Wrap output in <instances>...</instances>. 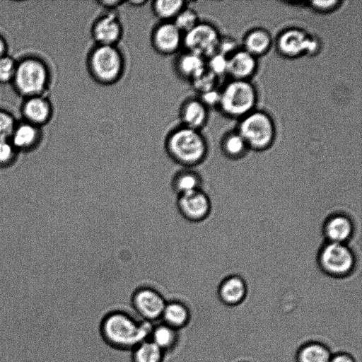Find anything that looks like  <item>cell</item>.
Segmentation results:
<instances>
[{
    "label": "cell",
    "instance_id": "5b68a950",
    "mask_svg": "<svg viewBox=\"0 0 362 362\" xmlns=\"http://www.w3.org/2000/svg\"><path fill=\"white\" fill-rule=\"evenodd\" d=\"M238 120L236 131L249 150L262 151L272 146L276 128L273 117L267 112L255 109Z\"/></svg>",
    "mask_w": 362,
    "mask_h": 362
},
{
    "label": "cell",
    "instance_id": "e0dca14e",
    "mask_svg": "<svg viewBox=\"0 0 362 362\" xmlns=\"http://www.w3.org/2000/svg\"><path fill=\"white\" fill-rule=\"evenodd\" d=\"M247 294V284L245 280L238 275L226 277L218 288V296L220 301L229 307L240 305L245 300Z\"/></svg>",
    "mask_w": 362,
    "mask_h": 362
},
{
    "label": "cell",
    "instance_id": "60d3db41",
    "mask_svg": "<svg viewBox=\"0 0 362 362\" xmlns=\"http://www.w3.org/2000/svg\"><path fill=\"white\" fill-rule=\"evenodd\" d=\"M4 45L3 41L0 39V56L4 52Z\"/></svg>",
    "mask_w": 362,
    "mask_h": 362
},
{
    "label": "cell",
    "instance_id": "f546056e",
    "mask_svg": "<svg viewBox=\"0 0 362 362\" xmlns=\"http://www.w3.org/2000/svg\"><path fill=\"white\" fill-rule=\"evenodd\" d=\"M218 78L206 69L203 73L190 81L192 88L198 94L217 88Z\"/></svg>",
    "mask_w": 362,
    "mask_h": 362
},
{
    "label": "cell",
    "instance_id": "74e56055",
    "mask_svg": "<svg viewBox=\"0 0 362 362\" xmlns=\"http://www.w3.org/2000/svg\"><path fill=\"white\" fill-rule=\"evenodd\" d=\"M329 362H357L355 357L347 351L332 353Z\"/></svg>",
    "mask_w": 362,
    "mask_h": 362
},
{
    "label": "cell",
    "instance_id": "3957f363",
    "mask_svg": "<svg viewBox=\"0 0 362 362\" xmlns=\"http://www.w3.org/2000/svg\"><path fill=\"white\" fill-rule=\"evenodd\" d=\"M88 72L92 79L102 86L119 82L124 74L126 61L118 45H94L86 60Z\"/></svg>",
    "mask_w": 362,
    "mask_h": 362
},
{
    "label": "cell",
    "instance_id": "f35d334b",
    "mask_svg": "<svg viewBox=\"0 0 362 362\" xmlns=\"http://www.w3.org/2000/svg\"><path fill=\"white\" fill-rule=\"evenodd\" d=\"M96 3L104 8L106 11H116V9L124 4L125 2L120 0H98Z\"/></svg>",
    "mask_w": 362,
    "mask_h": 362
},
{
    "label": "cell",
    "instance_id": "7c38bea8",
    "mask_svg": "<svg viewBox=\"0 0 362 362\" xmlns=\"http://www.w3.org/2000/svg\"><path fill=\"white\" fill-rule=\"evenodd\" d=\"M176 206L185 220L199 223L205 220L210 214L211 203L207 194L201 189L178 196Z\"/></svg>",
    "mask_w": 362,
    "mask_h": 362
},
{
    "label": "cell",
    "instance_id": "ffe728a7",
    "mask_svg": "<svg viewBox=\"0 0 362 362\" xmlns=\"http://www.w3.org/2000/svg\"><path fill=\"white\" fill-rule=\"evenodd\" d=\"M202 180L193 168H182L172 177L170 186L177 197L202 189Z\"/></svg>",
    "mask_w": 362,
    "mask_h": 362
},
{
    "label": "cell",
    "instance_id": "30bf717a",
    "mask_svg": "<svg viewBox=\"0 0 362 362\" xmlns=\"http://www.w3.org/2000/svg\"><path fill=\"white\" fill-rule=\"evenodd\" d=\"M124 28L115 11H105L91 25L90 34L95 45H118L123 36Z\"/></svg>",
    "mask_w": 362,
    "mask_h": 362
},
{
    "label": "cell",
    "instance_id": "44dd1931",
    "mask_svg": "<svg viewBox=\"0 0 362 362\" xmlns=\"http://www.w3.org/2000/svg\"><path fill=\"white\" fill-rule=\"evenodd\" d=\"M332 353L325 344L308 341L302 344L295 354L296 362H329Z\"/></svg>",
    "mask_w": 362,
    "mask_h": 362
},
{
    "label": "cell",
    "instance_id": "e575fe53",
    "mask_svg": "<svg viewBox=\"0 0 362 362\" xmlns=\"http://www.w3.org/2000/svg\"><path fill=\"white\" fill-rule=\"evenodd\" d=\"M197 97L209 107V109L213 107H218L220 99V90L218 89V88H214L199 94Z\"/></svg>",
    "mask_w": 362,
    "mask_h": 362
},
{
    "label": "cell",
    "instance_id": "4fadbf2b",
    "mask_svg": "<svg viewBox=\"0 0 362 362\" xmlns=\"http://www.w3.org/2000/svg\"><path fill=\"white\" fill-rule=\"evenodd\" d=\"M15 77L17 87L21 92L34 94L44 88L47 81V71L40 62L28 59L16 69Z\"/></svg>",
    "mask_w": 362,
    "mask_h": 362
},
{
    "label": "cell",
    "instance_id": "b9f144b4",
    "mask_svg": "<svg viewBox=\"0 0 362 362\" xmlns=\"http://www.w3.org/2000/svg\"><path fill=\"white\" fill-rule=\"evenodd\" d=\"M242 362H246V361H242Z\"/></svg>",
    "mask_w": 362,
    "mask_h": 362
},
{
    "label": "cell",
    "instance_id": "4dcf8cb0",
    "mask_svg": "<svg viewBox=\"0 0 362 362\" xmlns=\"http://www.w3.org/2000/svg\"><path fill=\"white\" fill-rule=\"evenodd\" d=\"M206 69L219 78L227 74L228 57L216 52L206 59Z\"/></svg>",
    "mask_w": 362,
    "mask_h": 362
},
{
    "label": "cell",
    "instance_id": "d590c367",
    "mask_svg": "<svg viewBox=\"0 0 362 362\" xmlns=\"http://www.w3.org/2000/svg\"><path fill=\"white\" fill-rule=\"evenodd\" d=\"M13 122L7 114L0 112V140H5L12 132Z\"/></svg>",
    "mask_w": 362,
    "mask_h": 362
},
{
    "label": "cell",
    "instance_id": "5bb4252c",
    "mask_svg": "<svg viewBox=\"0 0 362 362\" xmlns=\"http://www.w3.org/2000/svg\"><path fill=\"white\" fill-rule=\"evenodd\" d=\"M178 117L180 125L202 131L208 122L209 109L197 96L189 97L180 104Z\"/></svg>",
    "mask_w": 362,
    "mask_h": 362
},
{
    "label": "cell",
    "instance_id": "603a6c76",
    "mask_svg": "<svg viewBox=\"0 0 362 362\" xmlns=\"http://www.w3.org/2000/svg\"><path fill=\"white\" fill-rule=\"evenodd\" d=\"M149 339L163 352L172 350L177 343V330L163 322L153 327Z\"/></svg>",
    "mask_w": 362,
    "mask_h": 362
},
{
    "label": "cell",
    "instance_id": "277c9868",
    "mask_svg": "<svg viewBox=\"0 0 362 362\" xmlns=\"http://www.w3.org/2000/svg\"><path fill=\"white\" fill-rule=\"evenodd\" d=\"M258 93L250 80L230 79L220 89L218 107L225 115L241 119L256 109Z\"/></svg>",
    "mask_w": 362,
    "mask_h": 362
},
{
    "label": "cell",
    "instance_id": "8d00e7d4",
    "mask_svg": "<svg viewBox=\"0 0 362 362\" xmlns=\"http://www.w3.org/2000/svg\"><path fill=\"white\" fill-rule=\"evenodd\" d=\"M13 156V147L5 140H0V164L9 163Z\"/></svg>",
    "mask_w": 362,
    "mask_h": 362
},
{
    "label": "cell",
    "instance_id": "9a60e30c",
    "mask_svg": "<svg viewBox=\"0 0 362 362\" xmlns=\"http://www.w3.org/2000/svg\"><path fill=\"white\" fill-rule=\"evenodd\" d=\"M257 68V58L243 48L228 57L227 75L230 79L250 80Z\"/></svg>",
    "mask_w": 362,
    "mask_h": 362
},
{
    "label": "cell",
    "instance_id": "d4e9b609",
    "mask_svg": "<svg viewBox=\"0 0 362 362\" xmlns=\"http://www.w3.org/2000/svg\"><path fill=\"white\" fill-rule=\"evenodd\" d=\"M221 148L225 156L232 159L243 157L249 150L245 140L236 130L229 132L223 136Z\"/></svg>",
    "mask_w": 362,
    "mask_h": 362
},
{
    "label": "cell",
    "instance_id": "484cf974",
    "mask_svg": "<svg viewBox=\"0 0 362 362\" xmlns=\"http://www.w3.org/2000/svg\"><path fill=\"white\" fill-rule=\"evenodd\" d=\"M132 362H163L164 352L150 339L132 349Z\"/></svg>",
    "mask_w": 362,
    "mask_h": 362
},
{
    "label": "cell",
    "instance_id": "52a82bcc",
    "mask_svg": "<svg viewBox=\"0 0 362 362\" xmlns=\"http://www.w3.org/2000/svg\"><path fill=\"white\" fill-rule=\"evenodd\" d=\"M318 263L327 274L344 277L354 270L356 257L347 244L327 242L319 252Z\"/></svg>",
    "mask_w": 362,
    "mask_h": 362
},
{
    "label": "cell",
    "instance_id": "9c48e42d",
    "mask_svg": "<svg viewBox=\"0 0 362 362\" xmlns=\"http://www.w3.org/2000/svg\"><path fill=\"white\" fill-rule=\"evenodd\" d=\"M184 33L173 21H159L152 29L150 40L159 54H177L183 49Z\"/></svg>",
    "mask_w": 362,
    "mask_h": 362
},
{
    "label": "cell",
    "instance_id": "d6986e66",
    "mask_svg": "<svg viewBox=\"0 0 362 362\" xmlns=\"http://www.w3.org/2000/svg\"><path fill=\"white\" fill-rule=\"evenodd\" d=\"M272 45L270 33L262 28L250 30L243 39V49L257 58L266 54Z\"/></svg>",
    "mask_w": 362,
    "mask_h": 362
},
{
    "label": "cell",
    "instance_id": "8fae6325",
    "mask_svg": "<svg viewBox=\"0 0 362 362\" xmlns=\"http://www.w3.org/2000/svg\"><path fill=\"white\" fill-rule=\"evenodd\" d=\"M166 302L161 293L150 286L139 287L132 296L134 309L148 322L161 317Z\"/></svg>",
    "mask_w": 362,
    "mask_h": 362
},
{
    "label": "cell",
    "instance_id": "7a4b0ae2",
    "mask_svg": "<svg viewBox=\"0 0 362 362\" xmlns=\"http://www.w3.org/2000/svg\"><path fill=\"white\" fill-rule=\"evenodd\" d=\"M149 322L138 321L125 312H111L102 321L101 335L112 347L133 349L142 341L149 339L153 328Z\"/></svg>",
    "mask_w": 362,
    "mask_h": 362
},
{
    "label": "cell",
    "instance_id": "7402d4cb",
    "mask_svg": "<svg viewBox=\"0 0 362 362\" xmlns=\"http://www.w3.org/2000/svg\"><path fill=\"white\" fill-rule=\"evenodd\" d=\"M190 316V311L184 303L173 300L166 302L160 318L163 323L178 331L188 324Z\"/></svg>",
    "mask_w": 362,
    "mask_h": 362
},
{
    "label": "cell",
    "instance_id": "cb8c5ba5",
    "mask_svg": "<svg viewBox=\"0 0 362 362\" xmlns=\"http://www.w3.org/2000/svg\"><path fill=\"white\" fill-rule=\"evenodd\" d=\"M188 2L182 0H155L151 2L153 14L160 21H173Z\"/></svg>",
    "mask_w": 362,
    "mask_h": 362
},
{
    "label": "cell",
    "instance_id": "8992f818",
    "mask_svg": "<svg viewBox=\"0 0 362 362\" xmlns=\"http://www.w3.org/2000/svg\"><path fill=\"white\" fill-rule=\"evenodd\" d=\"M321 47V42L317 36L297 27L283 30L276 40L277 52L288 59H296L304 55L315 56Z\"/></svg>",
    "mask_w": 362,
    "mask_h": 362
},
{
    "label": "cell",
    "instance_id": "ab89813d",
    "mask_svg": "<svg viewBox=\"0 0 362 362\" xmlns=\"http://www.w3.org/2000/svg\"><path fill=\"white\" fill-rule=\"evenodd\" d=\"M147 1L144 0H134L125 2L126 4H129L130 6L134 7H140L143 6L144 4H146Z\"/></svg>",
    "mask_w": 362,
    "mask_h": 362
},
{
    "label": "cell",
    "instance_id": "f1b7e54d",
    "mask_svg": "<svg viewBox=\"0 0 362 362\" xmlns=\"http://www.w3.org/2000/svg\"><path fill=\"white\" fill-rule=\"evenodd\" d=\"M36 136L37 132L33 126L23 124L15 131L13 141L17 147L26 148L33 144Z\"/></svg>",
    "mask_w": 362,
    "mask_h": 362
},
{
    "label": "cell",
    "instance_id": "2e32d148",
    "mask_svg": "<svg viewBox=\"0 0 362 362\" xmlns=\"http://www.w3.org/2000/svg\"><path fill=\"white\" fill-rule=\"evenodd\" d=\"M173 67L179 78L190 82L206 69V59L182 49L176 54Z\"/></svg>",
    "mask_w": 362,
    "mask_h": 362
},
{
    "label": "cell",
    "instance_id": "6da1fadb",
    "mask_svg": "<svg viewBox=\"0 0 362 362\" xmlns=\"http://www.w3.org/2000/svg\"><path fill=\"white\" fill-rule=\"evenodd\" d=\"M164 148L174 163L187 168L203 163L209 152L208 142L202 131L180 124L167 134Z\"/></svg>",
    "mask_w": 362,
    "mask_h": 362
},
{
    "label": "cell",
    "instance_id": "d6a6232c",
    "mask_svg": "<svg viewBox=\"0 0 362 362\" xmlns=\"http://www.w3.org/2000/svg\"><path fill=\"white\" fill-rule=\"evenodd\" d=\"M308 6L314 11L318 13H327L338 8L341 1L328 0V1H308Z\"/></svg>",
    "mask_w": 362,
    "mask_h": 362
},
{
    "label": "cell",
    "instance_id": "836d02e7",
    "mask_svg": "<svg viewBox=\"0 0 362 362\" xmlns=\"http://www.w3.org/2000/svg\"><path fill=\"white\" fill-rule=\"evenodd\" d=\"M16 68L13 60L8 57L0 59V81H6L15 74Z\"/></svg>",
    "mask_w": 362,
    "mask_h": 362
},
{
    "label": "cell",
    "instance_id": "83f0119b",
    "mask_svg": "<svg viewBox=\"0 0 362 362\" xmlns=\"http://www.w3.org/2000/svg\"><path fill=\"white\" fill-rule=\"evenodd\" d=\"M197 12L189 5L185 6L173 22L185 34L200 21Z\"/></svg>",
    "mask_w": 362,
    "mask_h": 362
},
{
    "label": "cell",
    "instance_id": "ba28073f",
    "mask_svg": "<svg viewBox=\"0 0 362 362\" xmlns=\"http://www.w3.org/2000/svg\"><path fill=\"white\" fill-rule=\"evenodd\" d=\"M218 28L212 23L200 21L184 34L183 49L194 52L206 59L215 54L221 38Z\"/></svg>",
    "mask_w": 362,
    "mask_h": 362
},
{
    "label": "cell",
    "instance_id": "1f68e13d",
    "mask_svg": "<svg viewBox=\"0 0 362 362\" xmlns=\"http://www.w3.org/2000/svg\"><path fill=\"white\" fill-rule=\"evenodd\" d=\"M238 49V43L235 39L230 36L221 35L216 52L228 57Z\"/></svg>",
    "mask_w": 362,
    "mask_h": 362
},
{
    "label": "cell",
    "instance_id": "4316f807",
    "mask_svg": "<svg viewBox=\"0 0 362 362\" xmlns=\"http://www.w3.org/2000/svg\"><path fill=\"white\" fill-rule=\"evenodd\" d=\"M24 112L30 120L42 122L49 116L50 107L46 100L40 98H33L26 103Z\"/></svg>",
    "mask_w": 362,
    "mask_h": 362
},
{
    "label": "cell",
    "instance_id": "ac0fdd59",
    "mask_svg": "<svg viewBox=\"0 0 362 362\" xmlns=\"http://www.w3.org/2000/svg\"><path fill=\"white\" fill-rule=\"evenodd\" d=\"M354 226L351 219L345 214L330 216L325 222L324 235L327 242L346 243L352 237Z\"/></svg>",
    "mask_w": 362,
    "mask_h": 362
}]
</instances>
